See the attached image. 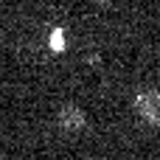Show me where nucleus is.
<instances>
[{"mask_svg":"<svg viewBox=\"0 0 160 160\" xmlns=\"http://www.w3.org/2000/svg\"><path fill=\"white\" fill-rule=\"evenodd\" d=\"M135 110L138 115L146 121V124H158V112H160V98H158V90H141L135 96Z\"/></svg>","mask_w":160,"mask_h":160,"instance_id":"f257e3e1","label":"nucleus"},{"mask_svg":"<svg viewBox=\"0 0 160 160\" xmlns=\"http://www.w3.org/2000/svg\"><path fill=\"white\" fill-rule=\"evenodd\" d=\"M56 124H59V129H65V132H79V129H84L87 118H84V112H82L76 104H65V107L59 110V115H56Z\"/></svg>","mask_w":160,"mask_h":160,"instance_id":"f03ea898","label":"nucleus"},{"mask_svg":"<svg viewBox=\"0 0 160 160\" xmlns=\"http://www.w3.org/2000/svg\"><path fill=\"white\" fill-rule=\"evenodd\" d=\"M51 51H56V53L65 51V34H62V28H53V34H51Z\"/></svg>","mask_w":160,"mask_h":160,"instance_id":"7ed1b4c3","label":"nucleus"},{"mask_svg":"<svg viewBox=\"0 0 160 160\" xmlns=\"http://www.w3.org/2000/svg\"><path fill=\"white\" fill-rule=\"evenodd\" d=\"M90 3H110V0H90Z\"/></svg>","mask_w":160,"mask_h":160,"instance_id":"20e7f679","label":"nucleus"}]
</instances>
